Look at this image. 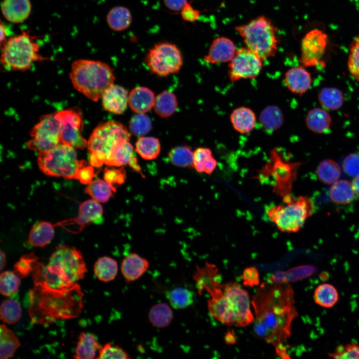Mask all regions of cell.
<instances>
[{"label": "cell", "instance_id": "6da1fadb", "mask_svg": "<svg viewBox=\"0 0 359 359\" xmlns=\"http://www.w3.org/2000/svg\"><path fill=\"white\" fill-rule=\"evenodd\" d=\"M252 303L255 313V334L276 349L283 347L291 335L292 321L297 316L290 285L264 282L257 289Z\"/></svg>", "mask_w": 359, "mask_h": 359}, {"label": "cell", "instance_id": "7a4b0ae2", "mask_svg": "<svg viewBox=\"0 0 359 359\" xmlns=\"http://www.w3.org/2000/svg\"><path fill=\"white\" fill-rule=\"evenodd\" d=\"M33 284L29 292L28 315L32 323L49 325L80 315L84 294L77 283L62 289L52 288L43 281Z\"/></svg>", "mask_w": 359, "mask_h": 359}, {"label": "cell", "instance_id": "3957f363", "mask_svg": "<svg viewBox=\"0 0 359 359\" xmlns=\"http://www.w3.org/2000/svg\"><path fill=\"white\" fill-rule=\"evenodd\" d=\"M81 252L75 247L60 245L45 265L36 262L32 277L33 282L43 281L55 289L70 288L82 279L87 272Z\"/></svg>", "mask_w": 359, "mask_h": 359}, {"label": "cell", "instance_id": "277c9868", "mask_svg": "<svg viewBox=\"0 0 359 359\" xmlns=\"http://www.w3.org/2000/svg\"><path fill=\"white\" fill-rule=\"evenodd\" d=\"M69 77L74 88L93 101L101 98L115 79L113 70L108 64L86 59L72 62Z\"/></svg>", "mask_w": 359, "mask_h": 359}, {"label": "cell", "instance_id": "5b68a950", "mask_svg": "<svg viewBox=\"0 0 359 359\" xmlns=\"http://www.w3.org/2000/svg\"><path fill=\"white\" fill-rule=\"evenodd\" d=\"M29 32L7 38L1 44L0 62L7 70L25 71L35 62L47 59L39 53L40 45Z\"/></svg>", "mask_w": 359, "mask_h": 359}, {"label": "cell", "instance_id": "8992f818", "mask_svg": "<svg viewBox=\"0 0 359 359\" xmlns=\"http://www.w3.org/2000/svg\"><path fill=\"white\" fill-rule=\"evenodd\" d=\"M283 204L268 206L266 213L269 219L281 231L296 232L314 211L313 201L306 196L294 197L290 194L283 196Z\"/></svg>", "mask_w": 359, "mask_h": 359}, {"label": "cell", "instance_id": "52a82bcc", "mask_svg": "<svg viewBox=\"0 0 359 359\" xmlns=\"http://www.w3.org/2000/svg\"><path fill=\"white\" fill-rule=\"evenodd\" d=\"M235 29L246 47L263 60L275 55L278 49L277 29L268 17L258 16Z\"/></svg>", "mask_w": 359, "mask_h": 359}, {"label": "cell", "instance_id": "ba28073f", "mask_svg": "<svg viewBox=\"0 0 359 359\" xmlns=\"http://www.w3.org/2000/svg\"><path fill=\"white\" fill-rule=\"evenodd\" d=\"M127 129L117 121H107L98 125L87 143L89 162L93 167L106 164L116 145L121 141L130 139Z\"/></svg>", "mask_w": 359, "mask_h": 359}, {"label": "cell", "instance_id": "9c48e42d", "mask_svg": "<svg viewBox=\"0 0 359 359\" xmlns=\"http://www.w3.org/2000/svg\"><path fill=\"white\" fill-rule=\"evenodd\" d=\"M37 164L46 175L77 179L80 170L87 165L84 160H79L75 149L61 143L53 150L39 152Z\"/></svg>", "mask_w": 359, "mask_h": 359}, {"label": "cell", "instance_id": "30bf717a", "mask_svg": "<svg viewBox=\"0 0 359 359\" xmlns=\"http://www.w3.org/2000/svg\"><path fill=\"white\" fill-rule=\"evenodd\" d=\"M145 62L153 73L165 76L180 70L183 65V57L177 45L162 41L155 44L149 50Z\"/></svg>", "mask_w": 359, "mask_h": 359}, {"label": "cell", "instance_id": "8fae6325", "mask_svg": "<svg viewBox=\"0 0 359 359\" xmlns=\"http://www.w3.org/2000/svg\"><path fill=\"white\" fill-rule=\"evenodd\" d=\"M61 126L55 113L42 116L32 128L27 148L39 152L51 151L61 144Z\"/></svg>", "mask_w": 359, "mask_h": 359}, {"label": "cell", "instance_id": "7c38bea8", "mask_svg": "<svg viewBox=\"0 0 359 359\" xmlns=\"http://www.w3.org/2000/svg\"><path fill=\"white\" fill-rule=\"evenodd\" d=\"M223 285L230 326L245 327L252 323L254 318L248 293L236 282Z\"/></svg>", "mask_w": 359, "mask_h": 359}, {"label": "cell", "instance_id": "4fadbf2b", "mask_svg": "<svg viewBox=\"0 0 359 359\" xmlns=\"http://www.w3.org/2000/svg\"><path fill=\"white\" fill-rule=\"evenodd\" d=\"M300 163H287L281 157L279 152L273 149L270 152V158L261 172L271 175L274 180L275 192L280 196L288 194L291 190L293 181L297 176Z\"/></svg>", "mask_w": 359, "mask_h": 359}, {"label": "cell", "instance_id": "5bb4252c", "mask_svg": "<svg viewBox=\"0 0 359 359\" xmlns=\"http://www.w3.org/2000/svg\"><path fill=\"white\" fill-rule=\"evenodd\" d=\"M263 60L247 47L236 50L229 62L228 75L233 82L257 77L262 68Z\"/></svg>", "mask_w": 359, "mask_h": 359}, {"label": "cell", "instance_id": "9a60e30c", "mask_svg": "<svg viewBox=\"0 0 359 359\" xmlns=\"http://www.w3.org/2000/svg\"><path fill=\"white\" fill-rule=\"evenodd\" d=\"M61 126V143L75 149L87 147L88 141L82 137V115L76 109H68L55 112Z\"/></svg>", "mask_w": 359, "mask_h": 359}, {"label": "cell", "instance_id": "2e32d148", "mask_svg": "<svg viewBox=\"0 0 359 359\" xmlns=\"http://www.w3.org/2000/svg\"><path fill=\"white\" fill-rule=\"evenodd\" d=\"M327 46V35L322 30L314 29L303 38L301 47V62L304 66L319 64Z\"/></svg>", "mask_w": 359, "mask_h": 359}, {"label": "cell", "instance_id": "e0dca14e", "mask_svg": "<svg viewBox=\"0 0 359 359\" xmlns=\"http://www.w3.org/2000/svg\"><path fill=\"white\" fill-rule=\"evenodd\" d=\"M103 213V207L99 202L93 199H89L80 204L77 217L61 221L54 225L56 226L76 224L78 226L77 232H79L89 223L99 222L102 219Z\"/></svg>", "mask_w": 359, "mask_h": 359}, {"label": "cell", "instance_id": "ac0fdd59", "mask_svg": "<svg viewBox=\"0 0 359 359\" xmlns=\"http://www.w3.org/2000/svg\"><path fill=\"white\" fill-rule=\"evenodd\" d=\"M129 94L123 87L112 84L104 91L101 97L104 109L115 114H122L128 104Z\"/></svg>", "mask_w": 359, "mask_h": 359}, {"label": "cell", "instance_id": "d6986e66", "mask_svg": "<svg viewBox=\"0 0 359 359\" xmlns=\"http://www.w3.org/2000/svg\"><path fill=\"white\" fill-rule=\"evenodd\" d=\"M235 52V45L231 39L226 37H218L212 42L204 59L211 64L225 63L232 59Z\"/></svg>", "mask_w": 359, "mask_h": 359}, {"label": "cell", "instance_id": "ffe728a7", "mask_svg": "<svg viewBox=\"0 0 359 359\" xmlns=\"http://www.w3.org/2000/svg\"><path fill=\"white\" fill-rule=\"evenodd\" d=\"M284 83L291 92L302 95L310 88L312 78L310 73L303 66L294 67L285 73Z\"/></svg>", "mask_w": 359, "mask_h": 359}, {"label": "cell", "instance_id": "44dd1931", "mask_svg": "<svg viewBox=\"0 0 359 359\" xmlns=\"http://www.w3.org/2000/svg\"><path fill=\"white\" fill-rule=\"evenodd\" d=\"M2 15L8 21L19 23L29 16L31 10L30 0H3L1 5Z\"/></svg>", "mask_w": 359, "mask_h": 359}, {"label": "cell", "instance_id": "7402d4cb", "mask_svg": "<svg viewBox=\"0 0 359 359\" xmlns=\"http://www.w3.org/2000/svg\"><path fill=\"white\" fill-rule=\"evenodd\" d=\"M149 267V262L146 259L136 253H132L123 260L121 271L126 282L130 283L140 278Z\"/></svg>", "mask_w": 359, "mask_h": 359}, {"label": "cell", "instance_id": "603a6c76", "mask_svg": "<svg viewBox=\"0 0 359 359\" xmlns=\"http://www.w3.org/2000/svg\"><path fill=\"white\" fill-rule=\"evenodd\" d=\"M105 165L115 167L129 165L136 171L140 169L134 155L133 147L128 140H122L116 145Z\"/></svg>", "mask_w": 359, "mask_h": 359}, {"label": "cell", "instance_id": "cb8c5ba5", "mask_svg": "<svg viewBox=\"0 0 359 359\" xmlns=\"http://www.w3.org/2000/svg\"><path fill=\"white\" fill-rule=\"evenodd\" d=\"M155 100L151 90L145 87H137L129 94L128 105L136 113H145L153 108Z\"/></svg>", "mask_w": 359, "mask_h": 359}, {"label": "cell", "instance_id": "d4e9b609", "mask_svg": "<svg viewBox=\"0 0 359 359\" xmlns=\"http://www.w3.org/2000/svg\"><path fill=\"white\" fill-rule=\"evenodd\" d=\"M233 129L237 132L245 134L251 132L256 124V117L250 108L244 106L235 109L230 115Z\"/></svg>", "mask_w": 359, "mask_h": 359}, {"label": "cell", "instance_id": "484cf974", "mask_svg": "<svg viewBox=\"0 0 359 359\" xmlns=\"http://www.w3.org/2000/svg\"><path fill=\"white\" fill-rule=\"evenodd\" d=\"M108 26L113 31L121 32L128 29L132 22L130 10L124 6H116L108 11L106 15Z\"/></svg>", "mask_w": 359, "mask_h": 359}, {"label": "cell", "instance_id": "4316f807", "mask_svg": "<svg viewBox=\"0 0 359 359\" xmlns=\"http://www.w3.org/2000/svg\"><path fill=\"white\" fill-rule=\"evenodd\" d=\"M54 224L42 221L35 224L31 229L28 241L35 247H44L52 240L54 236Z\"/></svg>", "mask_w": 359, "mask_h": 359}, {"label": "cell", "instance_id": "83f0119b", "mask_svg": "<svg viewBox=\"0 0 359 359\" xmlns=\"http://www.w3.org/2000/svg\"><path fill=\"white\" fill-rule=\"evenodd\" d=\"M75 354L76 359H93L95 358L97 351L100 347L95 337L91 334L81 332L78 336Z\"/></svg>", "mask_w": 359, "mask_h": 359}, {"label": "cell", "instance_id": "f1b7e54d", "mask_svg": "<svg viewBox=\"0 0 359 359\" xmlns=\"http://www.w3.org/2000/svg\"><path fill=\"white\" fill-rule=\"evenodd\" d=\"M20 343L15 333L4 324L0 326V359L13 357Z\"/></svg>", "mask_w": 359, "mask_h": 359}, {"label": "cell", "instance_id": "f546056e", "mask_svg": "<svg viewBox=\"0 0 359 359\" xmlns=\"http://www.w3.org/2000/svg\"><path fill=\"white\" fill-rule=\"evenodd\" d=\"M332 119L329 113L324 109L315 108L307 114L306 123L308 128L311 131L322 134L329 129Z\"/></svg>", "mask_w": 359, "mask_h": 359}, {"label": "cell", "instance_id": "4dcf8cb0", "mask_svg": "<svg viewBox=\"0 0 359 359\" xmlns=\"http://www.w3.org/2000/svg\"><path fill=\"white\" fill-rule=\"evenodd\" d=\"M174 318L172 308L166 303H159L153 305L148 313L150 323L158 328L169 326Z\"/></svg>", "mask_w": 359, "mask_h": 359}, {"label": "cell", "instance_id": "1f68e13d", "mask_svg": "<svg viewBox=\"0 0 359 359\" xmlns=\"http://www.w3.org/2000/svg\"><path fill=\"white\" fill-rule=\"evenodd\" d=\"M355 193L352 183L344 180H338L332 184L329 189L331 200L338 204L351 202L354 199Z\"/></svg>", "mask_w": 359, "mask_h": 359}, {"label": "cell", "instance_id": "d6a6232c", "mask_svg": "<svg viewBox=\"0 0 359 359\" xmlns=\"http://www.w3.org/2000/svg\"><path fill=\"white\" fill-rule=\"evenodd\" d=\"M177 107V97L172 92L165 91L155 97L153 108L156 113L161 117L168 118L172 116Z\"/></svg>", "mask_w": 359, "mask_h": 359}, {"label": "cell", "instance_id": "836d02e7", "mask_svg": "<svg viewBox=\"0 0 359 359\" xmlns=\"http://www.w3.org/2000/svg\"><path fill=\"white\" fill-rule=\"evenodd\" d=\"M115 191L112 184L99 179L92 180L85 189V193L99 202H107Z\"/></svg>", "mask_w": 359, "mask_h": 359}, {"label": "cell", "instance_id": "e575fe53", "mask_svg": "<svg viewBox=\"0 0 359 359\" xmlns=\"http://www.w3.org/2000/svg\"><path fill=\"white\" fill-rule=\"evenodd\" d=\"M118 271L117 261L114 259L103 256L99 258L94 265V273L100 281L108 282L115 278Z\"/></svg>", "mask_w": 359, "mask_h": 359}, {"label": "cell", "instance_id": "d590c367", "mask_svg": "<svg viewBox=\"0 0 359 359\" xmlns=\"http://www.w3.org/2000/svg\"><path fill=\"white\" fill-rule=\"evenodd\" d=\"M217 165V161L209 149L198 148L193 152V167L197 172L211 174L216 169Z\"/></svg>", "mask_w": 359, "mask_h": 359}, {"label": "cell", "instance_id": "8d00e7d4", "mask_svg": "<svg viewBox=\"0 0 359 359\" xmlns=\"http://www.w3.org/2000/svg\"><path fill=\"white\" fill-rule=\"evenodd\" d=\"M315 303L327 308L333 307L339 300V293L336 288L329 283L319 285L314 294Z\"/></svg>", "mask_w": 359, "mask_h": 359}, {"label": "cell", "instance_id": "74e56055", "mask_svg": "<svg viewBox=\"0 0 359 359\" xmlns=\"http://www.w3.org/2000/svg\"><path fill=\"white\" fill-rule=\"evenodd\" d=\"M135 150L143 159L154 160L160 153L161 144L156 138L141 136L136 143Z\"/></svg>", "mask_w": 359, "mask_h": 359}, {"label": "cell", "instance_id": "f35d334b", "mask_svg": "<svg viewBox=\"0 0 359 359\" xmlns=\"http://www.w3.org/2000/svg\"><path fill=\"white\" fill-rule=\"evenodd\" d=\"M318 99L325 109L336 110L342 106L344 96L342 91L337 88L325 87L319 92Z\"/></svg>", "mask_w": 359, "mask_h": 359}, {"label": "cell", "instance_id": "ab89813d", "mask_svg": "<svg viewBox=\"0 0 359 359\" xmlns=\"http://www.w3.org/2000/svg\"><path fill=\"white\" fill-rule=\"evenodd\" d=\"M316 174L319 180L323 183L333 184L340 177L341 171L336 162L330 159H326L319 164Z\"/></svg>", "mask_w": 359, "mask_h": 359}, {"label": "cell", "instance_id": "60d3db41", "mask_svg": "<svg viewBox=\"0 0 359 359\" xmlns=\"http://www.w3.org/2000/svg\"><path fill=\"white\" fill-rule=\"evenodd\" d=\"M259 119L263 128L269 131L277 130L283 122V116L281 110L274 106L265 108L261 112Z\"/></svg>", "mask_w": 359, "mask_h": 359}, {"label": "cell", "instance_id": "b9f144b4", "mask_svg": "<svg viewBox=\"0 0 359 359\" xmlns=\"http://www.w3.org/2000/svg\"><path fill=\"white\" fill-rule=\"evenodd\" d=\"M167 296L170 305L174 309H184L193 301V294L189 290L182 287L175 288L169 291Z\"/></svg>", "mask_w": 359, "mask_h": 359}, {"label": "cell", "instance_id": "7bdbcfd3", "mask_svg": "<svg viewBox=\"0 0 359 359\" xmlns=\"http://www.w3.org/2000/svg\"><path fill=\"white\" fill-rule=\"evenodd\" d=\"M22 315L20 304L15 300H3L0 306V319L4 323L13 324L17 323Z\"/></svg>", "mask_w": 359, "mask_h": 359}, {"label": "cell", "instance_id": "ee69618b", "mask_svg": "<svg viewBox=\"0 0 359 359\" xmlns=\"http://www.w3.org/2000/svg\"><path fill=\"white\" fill-rule=\"evenodd\" d=\"M171 163L175 166L185 168L193 166V152L186 146L173 148L169 153Z\"/></svg>", "mask_w": 359, "mask_h": 359}, {"label": "cell", "instance_id": "f6af8a7d", "mask_svg": "<svg viewBox=\"0 0 359 359\" xmlns=\"http://www.w3.org/2000/svg\"><path fill=\"white\" fill-rule=\"evenodd\" d=\"M20 285V278L12 271L2 272L0 275V293L10 297L17 293Z\"/></svg>", "mask_w": 359, "mask_h": 359}, {"label": "cell", "instance_id": "bcb514c9", "mask_svg": "<svg viewBox=\"0 0 359 359\" xmlns=\"http://www.w3.org/2000/svg\"><path fill=\"white\" fill-rule=\"evenodd\" d=\"M152 128L150 118L145 113H136L129 122V129L135 136H143Z\"/></svg>", "mask_w": 359, "mask_h": 359}, {"label": "cell", "instance_id": "7dc6e473", "mask_svg": "<svg viewBox=\"0 0 359 359\" xmlns=\"http://www.w3.org/2000/svg\"><path fill=\"white\" fill-rule=\"evenodd\" d=\"M32 252L23 255L13 266V271L20 278H25L32 274L36 262L39 260Z\"/></svg>", "mask_w": 359, "mask_h": 359}, {"label": "cell", "instance_id": "c3c4849f", "mask_svg": "<svg viewBox=\"0 0 359 359\" xmlns=\"http://www.w3.org/2000/svg\"><path fill=\"white\" fill-rule=\"evenodd\" d=\"M348 67L352 77L359 81V35L355 37L351 43Z\"/></svg>", "mask_w": 359, "mask_h": 359}, {"label": "cell", "instance_id": "681fc988", "mask_svg": "<svg viewBox=\"0 0 359 359\" xmlns=\"http://www.w3.org/2000/svg\"><path fill=\"white\" fill-rule=\"evenodd\" d=\"M96 359H127L130 358L128 354L120 346L107 343L100 346Z\"/></svg>", "mask_w": 359, "mask_h": 359}, {"label": "cell", "instance_id": "f907efd6", "mask_svg": "<svg viewBox=\"0 0 359 359\" xmlns=\"http://www.w3.org/2000/svg\"><path fill=\"white\" fill-rule=\"evenodd\" d=\"M329 356L335 359H359V345L352 343L340 346Z\"/></svg>", "mask_w": 359, "mask_h": 359}, {"label": "cell", "instance_id": "816d5d0a", "mask_svg": "<svg viewBox=\"0 0 359 359\" xmlns=\"http://www.w3.org/2000/svg\"><path fill=\"white\" fill-rule=\"evenodd\" d=\"M344 172L349 176L356 177L359 175V155L352 154L346 157L343 163Z\"/></svg>", "mask_w": 359, "mask_h": 359}, {"label": "cell", "instance_id": "f5cc1de1", "mask_svg": "<svg viewBox=\"0 0 359 359\" xmlns=\"http://www.w3.org/2000/svg\"><path fill=\"white\" fill-rule=\"evenodd\" d=\"M124 172L122 169H105L104 179L112 185L114 183H122L124 182L125 177Z\"/></svg>", "mask_w": 359, "mask_h": 359}, {"label": "cell", "instance_id": "db71d44e", "mask_svg": "<svg viewBox=\"0 0 359 359\" xmlns=\"http://www.w3.org/2000/svg\"><path fill=\"white\" fill-rule=\"evenodd\" d=\"M183 20L188 22H194L198 19L200 12L194 8L190 2L187 1L180 11Z\"/></svg>", "mask_w": 359, "mask_h": 359}, {"label": "cell", "instance_id": "11a10c76", "mask_svg": "<svg viewBox=\"0 0 359 359\" xmlns=\"http://www.w3.org/2000/svg\"><path fill=\"white\" fill-rule=\"evenodd\" d=\"M243 280L246 286L253 287L258 285L259 275L258 270L254 267L246 268L243 272Z\"/></svg>", "mask_w": 359, "mask_h": 359}, {"label": "cell", "instance_id": "9f6ffc18", "mask_svg": "<svg viewBox=\"0 0 359 359\" xmlns=\"http://www.w3.org/2000/svg\"><path fill=\"white\" fill-rule=\"evenodd\" d=\"M94 172L92 166L86 165L80 170L76 180H79L82 184H88L94 178Z\"/></svg>", "mask_w": 359, "mask_h": 359}, {"label": "cell", "instance_id": "6f0895ef", "mask_svg": "<svg viewBox=\"0 0 359 359\" xmlns=\"http://www.w3.org/2000/svg\"><path fill=\"white\" fill-rule=\"evenodd\" d=\"M166 7L173 11H180L187 0H163Z\"/></svg>", "mask_w": 359, "mask_h": 359}, {"label": "cell", "instance_id": "680465c9", "mask_svg": "<svg viewBox=\"0 0 359 359\" xmlns=\"http://www.w3.org/2000/svg\"><path fill=\"white\" fill-rule=\"evenodd\" d=\"M352 184L355 194L359 197V175L355 177Z\"/></svg>", "mask_w": 359, "mask_h": 359}, {"label": "cell", "instance_id": "91938a15", "mask_svg": "<svg viewBox=\"0 0 359 359\" xmlns=\"http://www.w3.org/2000/svg\"><path fill=\"white\" fill-rule=\"evenodd\" d=\"M6 30L5 26L2 23H0V43H3L7 38Z\"/></svg>", "mask_w": 359, "mask_h": 359}, {"label": "cell", "instance_id": "94428289", "mask_svg": "<svg viewBox=\"0 0 359 359\" xmlns=\"http://www.w3.org/2000/svg\"><path fill=\"white\" fill-rule=\"evenodd\" d=\"M0 269L1 271L4 268L6 263V257L4 252L1 249L0 250Z\"/></svg>", "mask_w": 359, "mask_h": 359}]
</instances>
